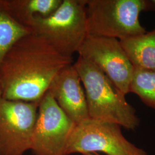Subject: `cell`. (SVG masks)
<instances>
[{"label":"cell","mask_w":155,"mask_h":155,"mask_svg":"<svg viewBox=\"0 0 155 155\" xmlns=\"http://www.w3.org/2000/svg\"><path fill=\"white\" fill-rule=\"evenodd\" d=\"M76 125L47 91L39 102L31 150L35 155H65Z\"/></svg>","instance_id":"6"},{"label":"cell","mask_w":155,"mask_h":155,"mask_svg":"<svg viewBox=\"0 0 155 155\" xmlns=\"http://www.w3.org/2000/svg\"><path fill=\"white\" fill-rule=\"evenodd\" d=\"M39 103L0 100V155H23L31 149Z\"/></svg>","instance_id":"7"},{"label":"cell","mask_w":155,"mask_h":155,"mask_svg":"<svg viewBox=\"0 0 155 155\" xmlns=\"http://www.w3.org/2000/svg\"><path fill=\"white\" fill-rule=\"evenodd\" d=\"M100 155L99 153H89V154H87V155Z\"/></svg>","instance_id":"15"},{"label":"cell","mask_w":155,"mask_h":155,"mask_svg":"<svg viewBox=\"0 0 155 155\" xmlns=\"http://www.w3.org/2000/svg\"><path fill=\"white\" fill-rule=\"evenodd\" d=\"M2 98V93H1V91L0 90V100Z\"/></svg>","instance_id":"16"},{"label":"cell","mask_w":155,"mask_h":155,"mask_svg":"<svg viewBox=\"0 0 155 155\" xmlns=\"http://www.w3.org/2000/svg\"><path fill=\"white\" fill-rule=\"evenodd\" d=\"M98 152L106 155H148L124 136L120 125L89 118L76 125L67 144L65 155Z\"/></svg>","instance_id":"5"},{"label":"cell","mask_w":155,"mask_h":155,"mask_svg":"<svg viewBox=\"0 0 155 155\" xmlns=\"http://www.w3.org/2000/svg\"><path fill=\"white\" fill-rule=\"evenodd\" d=\"M45 39L29 33L17 40L0 63L2 98L39 103L56 75L73 63Z\"/></svg>","instance_id":"1"},{"label":"cell","mask_w":155,"mask_h":155,"mask_svg":"<svg viewBox=\"0 0 155 155\" xmlns=\"http://www.w3.org/2000/svg\"><path fill=\"white\" fill-rule=\"evenodd\" d=\"M129 93L137 95L146 105L155 109V70L134 68Z\"/></svg>","instance_id":"13"},{"label":"cell","mask_w":155,"mask_h":155,"mask_svg":"<svg viewBox=\"0 0 155 155\" xmlns=\"http://www.w3.org/2000/svg\"><path fill=\"white\" fill-rule=\"evenodd\" d=\"M88 36L119 40L147 32L139 15L147 0H86Z\"/></svg>","instance_id":"4"},{"label":"cell","mask_w":155,"mask_h":155,"mask_svg":"<svg viewBox=\"0 0 155 155\" xmlns=\"http://www.w3.org/2000/svg\"><path fill=\"white\" fill-rule=\"evenodd\" d=\"M120 41L134 68L155 70V28Z\"/></svg>","instance_id":"11"},{"label":"cell","mask_w":155,"mask_h":155,"mask_svg":"<svg viewBox=\"0 0 155 155\" xmlns=\"http://www.w3.org/2000/svg\"><path fill=\"white\" fill-rule=\"evenodd\" d=\"M74 65L83 85L90 118L114 123L129 130L139 127L135 109L104 72L81 56Z\"/></svg>","instance_id":"2"},{"label":"cell","mask_w":155,"mask_h":155,"mask_svg":"<svg viewBox=\"0 0 155 155\" xmlns=\"http://www.w3.org/2000/svg\"><path fill=\"white\" fill-rule=\"evenodd\" d=\"M78 54L98 68L124 94L129 93L134 67L119 40L87 36Z\"/></svg>","instance_id":"8"},{"label":"cell","mask_w":155,"mask_h":155,"mask_svg":"<svg viewBox=\"0 0 155 155\" xmlns=\"http://www.w3.org/2000/svg\"><path fill=\"white\" fill-rule=\"evenodd\" d=\"M31 33L10 15L6 0H0V63L7 52L17 40Z\"/></svg>","instance_id":"12"},{"label":"cell","mask_w":155,"mask_h":155,"mask_svg":"<svg viewBox=\"0 0 155 155\" xmlns=\"http://www.w3.org/2000/svg\"><path fill=\"white\" fill-rule=\"evenodd\" d=\"M150 10L155 11V0H147V11Z\"/></svg>","instance_id":"14"},{"label":"cell","mask_w":155,"mask_h":155,"mask_svg":"<svg viewBox=\"0 0 155 155\" xmlns=\"http://www.w3.org/2000/svg\"><path fill=\"white\" fill-rule=\"evenodd\" d=\"M63 0H6L8 12L19 24L29 28L38 17L50 16Z\"/></svg>","instance_id":"10"},{"label":"cell","mask_w":155,"mask_h":155,"mask_svg":"<svg viewBox=\"0 0 155 155\" xmlns=\"http://www.w3.org/2000/svg\"><path fill=\"white\" fill-rule=\"evenodd\" d=\"M86 4V0H63L50 16L36 18L29 30L62 55L72 58L88 36Z\"/></svg>","instance_id":"3"},{"label":"cell","mask_w":155,"mask_h":155,"mask_svg":"<svg viewBox=\"0 0 155 155\" xmlns=\"http://www.w3.org/2000/svg\"><path fill=\"white\" fill-rule=\"evenodd\" d=\"M47 91L76 124L90 118L84 90L74 63L56 75Z\"/></svg>","instance_id":"9"}]
</instances>
